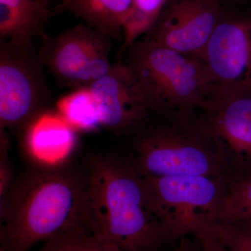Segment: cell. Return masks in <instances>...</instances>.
<instances>
[{
	"label": "cell",
	"instance_id": "1",
	"mask_svg": "<svg viewBox=\"0 0 251 251\" xmlns=\"http://www.w3.org/2000/svg\"><path fill=\"white\" fill-rule=\"evenodd\" d=\"M0 201L1 251H29L58 234L92 231L87 176L74 172L31 171Z\"/></svg>",
	"mask_w": 251,
	"mask_h": 251
},
{
	"label": "cell",
	"instance_id": "2",
	"mask_svg": "<svg viewBox=\"0 0 251 251\" xmlns=\"http://www.w3.org/2000/svg\"><path fill=\"white\" fill-rule=\"evenodd\" d=\"M91 229L124 251H158L173 244L149 208L142 175L133 163L112 156L91 162L87 174Z\"/></svg>",
	"mask_w": 251,
	"mask_h": 251
},
{
	"label": "cell",
	"instance_id": "3",
	"mask_svg": "<svg viewBox=\"0 0 251 251\" xmlns=\"http://www.w3.org/2000/svg\"><path fill=\"white\" fill-rule=\"evenodd\" d=\"M133 134L141 175L226 177L230 156L202 111L152 114Z\"/></svg>",
	"mask_w": 251,
	"mask_h": 251
},
{
	"label": "cell",
	"instance_id": "4",
	"mask_svg": "<svg viewBox=\"0 0 251 251\" xmlns=\"http://www.w3.org/2000/svg\"><path fill=\"white\" fill-rule=\"evenodd\" d=\"M153 114L202 111L215 90L204 62L142 37L119 53Z\"/></svg>",
	"mask_w": 251,
	"mask_h": 251
},
{
	"label": "cell",
	"instance_id": "5",
	"mask_svg": "<svg viewBox=\"0 0 251 251\" xmlns=\"http://www.w3.org/2000/svg\"><path fill=\"white\" fill-rule=\"evenodd\" d=\"M142 178L149 208L171 234L174 244L215 218L230 181L226 176L193 175Z\"/></svg>",
	"mask_w": 251,
	"mask_h": 251
},
{
	"label": "cell",
	"instance_id": "6",
	"mask_svg": "<svg viewBox=\"0 0 251 251\" xmlns=\"http://www.w3.org/2000/svg\"><path fill=\"white\" fill-rule=\"evenodd\" d=\"M46 68L34 42L0 43V126L25 132L51 99Z\"/></svg>",
	"mask_w": 251,
	"mask_h": 251
},
{
	"label": "cell",
	"instance_id": "7",
	"mask_svg": "<svg viewBox=\"0 0 251 251\" xmlns=\"http://www.w3.org/2000/svg\"><path fill=\"white\" fill-rule=\"evenodd\" d=\"M112 41L83 23L57 35L46 36L39 52L57 84L75 90L90 87L110 72Z\"/></svg>",
	"mask_w": 251,
	"mask_h": 251
},
{
	"label": "cell",
	"instance_id": "8",
	"mask_svg": "<svg viewBox=\"0 0 251 251\" xmlns=\"http://www.w3.org/2000/svg\"><path fill=\"white\" fill-rule=\"evenodd\" d=\"M220 0H172L154 27L143 37L201 59L221 18Z\"/></svg>",
	"mask_w": 251,
	"mask_h": 251
},
{
	"label": "cell",
	"instance_id": "9",
	"mask_svg": "<svg viewBox=\"0 0 251 251\" xmlns=\"http://www.w3.org/2000/svg\"><path fill=\"white\" fill-rule=\"evenodd\" d=\"M90 89L102 128L113 133L132 135L153 114L134 74L120 61Z\"/></svg>",
	"mask_w": 251,
	"mask_h": 251
},
{
	"label": "cell",
	"instance_id": "10",
	"mask_svg": "<svg viewBox=\"0 0 251 251\" xmlns=\"http://www.w3.org/2000/svg\"><path fill=\"white\" fill-rule=\"evenodd\" d=\"M201 60L216 87L251 85V21L220 20Z\"/></svg>",
	"mask_w": 251,
	"mask_h": 251
},
{
	"label": "cell",
	"instance_id": "11",
	"mask_svg": "<svg viewBox=\"0 0 251 251\" xmlns=\"http://www.w3.org/2000/svg\"><path fill=\"white\" fill-rule=\"evenodd\" d=\"M202 112L229 156L251 168V85L216 87Z\"/></svg>",
	"mask_w": 251,
	"mask_h": 251
},
{
	"label": "cell",
	"instance_id": "12",
	"mask_svg": "<svg viewBox=\"0 0 251 251\" xmlns=\"http://www.w3.org/2000/svg\"><path fill=\"white\" fill-rule=\"evenodd\" d=\"M50 10L36 0H0V43L46 37Z\"/></svg>",
	"mask_w": 251,
	"mask_h": 251
},
{
	"label": "cell",
	"instance_id": "13",
	"mask_svg": "<svg viewBox=\"0 0 251 251\" xmlns=\"http://www.w3.org/2000/svg\"><path fill=\"white\" fill-rule=\"evenodd\" d=\"M72 126L64 119L44 113L29 127L26 133L27 148L33 156L43 163L62 161L74 145Z\"/></svg>",
	"mask_w": 251,
	"mask_h": 251
},
{
	"label": "cell",
	"instance_id": "14",
	"mask_svg": "<svg viewBox=\"0 0 251 251\" xmlns=\"http://www.w3.org/2000/svg\"><path fill=\"white\" fill-rule=\"evenodd\" d=\"M133 0H62L63 9L112 40L123 39Z\"/></svg>",
	"mask_w": 251,
	"mask_h": 251
},
{
	"label": "cell",
	"instance_id": "15",
	"mask_svg": "<svg viewBox=\"0 0 251 251\" xmlns=\"http://www.w3.org/2000/svg\"><path fill=\"white\" fill-rule=\"evenodd\" d=\"M59 110L73 128L89 131L101 127L98 106L90 87L74 90L59 102Z\"/></svg>",
	"mask_w": 251,
	"mask_h": 251
},
{
	"label": "cell",
	"instance_id": "16",
	"mask_svg": "<svg viewBox=\"0 0 251 251\" xmlns=\"http://www.w3.org/2000/svg\"><path fill=\"white\" fill-rule=\"evenodd\" d=\"M168 0H133L123 26L121 50L147 35L158 21Z\"/></svg>",
	"mask_w": 251,
	"mask_h": 251
},
{
	"label": "cell",
	"instance_id": "17",
	"mask_svg": "<svg viewBox=\"0 0 251 251\" xmlns=\"http://www.w3.org/2000/svg\"><path fill=\"white\" fill-rule=\"evenodd\" d=\"M198 230L210 234L228 251H251V219L204 221Z\"/></svg>",
	"mask_w": 251,
	"mask_h": 251
},
{
	"label": "cell",
	"instance_id": "18",
	"mask_svg": "<svg viewBox=\"0 0 251 251\" xmlns=\"http://www.w3.org/2000/svg\"><path fill=\"white\" fill-rule=\"evenodd\" d=\"M251 219V173L230 180L214 221Z\"/></svg>",
	"mask_w": 251,
	"mask_h": 251
},
{
	"label": "cell",
	"instance_id": "19",
	"mask_svg": "<svg viewBox=\"0 0 251 251\" xmlns=\"http://www.w3.org/2000/svg\"><path fill=\"white\" fill-rule=\"evenodd\" d=\"M39 251H124L96 235L90 229H78L45 241Z\"/></svg>",
	"mask_w": 251,
	"mask_h": 251
},
{
	"label": "cell",
	"instance_id": "20",
	"mask_svg": "<svg viewBox=\"0 0 251 251\" xmlns=\"http://www.w3.org/2000/svg\"><path fill=\"white\" fill-rule=\"evenodd\" d=\"M194 234L201 244V251H228L217 239L204 231L198 230Z\"/></svg>",
	"mask_w": 251,
	"mask_h": 251
},
{
	"label": "cell",
	"instance_id": "21",
	"mask_svg": "<svg viewBox=\"0 0 251 251\" xmlns=\"http://www.w3.org/2000/svg\"><path fill=\"white\" fill-rule=\"evenodd\" d=\"M169 251H201V244L195 234L186 236L172 246Z\"/></svg>",
	"mask_w": 251,
	"mask_h": 251
},
{
	"label": "cell",
	"instance_id": "22",
	"mask_svg": "<svg viewBox=\"0 0 251 251\" xmlns=\"http://www.w3.org/2000/svg\"><path fill=\"white\" fill-rule=\"evenodd\" d=\"M36 1H40V2L43 3V4L47 5L48 6L50 1H52V0H36Z\"/></svg>",
	"mask_w": 251,
	"mask_h": 251
}]
</instances>
